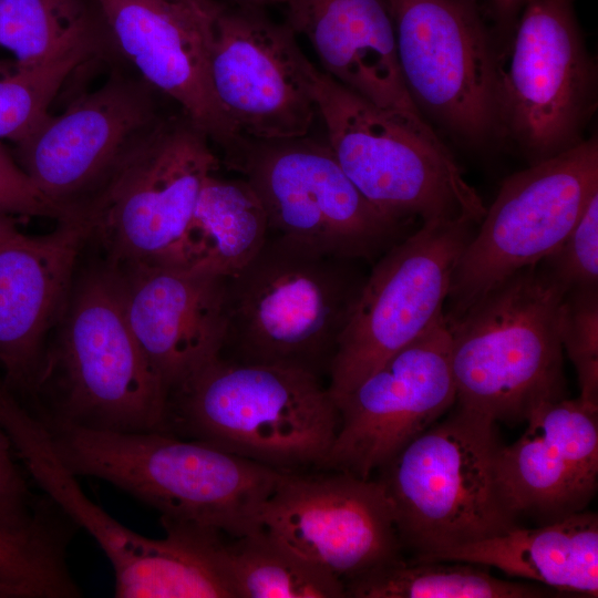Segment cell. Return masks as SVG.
<instances>
[{"mask_svg": "<svg viewBox=\"0 0 598 598\" xmlns=\"http://www.w3.org/2000/svg\"><path fill=\"white\" fill-rule=\"evenodd\" d=\"M408 92L425 117L472 146L496 131L497 56L476 0H386Z\"/></svg>", "mask_w": 598, "mask_h": 598, "instance_id": "13", "label": "cell"}, {"mask_svg": "<svg viewBox=\"0 0 598 598\" xmlns=\"http://www.w3.org/2000/svg\"><path fill=\"white\" fill-rule=\"evenodd\" d=\"M261 528L343 584L401 557L391 502L379 481L344 472H283L259 516Z\"/></svg>", "mask_w": 598, "mask_h": 598, "instance_id": "17", "label": "cell"}, {"mask_svg": "<svg viewBox=\"0 0 598 598\" xmlns=\"http://www.w3.org/2000/svg\"><path fill=\"white\" fill-rule=\"evenodd\" d=\"M268 235L265 208L249 183L214 173L200 190L178 266L229 277L260 250Z\"/></svg>", "mask_w": 598, "mask_h": 598, "instance_id": "25", "label": "cell"}, {"mask_svg": "<svg viewBox=\"0 0 598 598\" xmlns=\"http://www.w3.org/2000/svg\"><path fill=\"white\" fill-rule=\"evenodd\" d=\"M290 27L265 9L223 4L215 17L209 73L215 96L239 135L261 141L307 136L318 114V68Z\"/></svg>", "mask_w": 598, "mask_h": 598, "instance_id": "14", "label": "cell"}, {"mask_svg": "<svg viewBox=\"0 0 598 598\" xmlns=\"http://www.w3.org/2000/svg\"><path fill=\"white\" fill-rule=\"evenodd\" d=\"M3 384L0 381V386ZM11 440L0 421V535L23 536L35 532L55 515L51 501L34 503L19 466Z\"/></svg>", "mask_w": 598, "mask_h": 598, "instance_id": "32", "label": "cell"}, {"mask_svg": "<svg viewBox=\"0 0 598 598\" xmlns=\"http://www.w3.org/2000/svg\"><path fill=\"white\" fill-rule=\"evenodd\" d=\"M111 43L156 92L217 145L224 156L244 136L223 112L213 90L209 48L223 3L212 0H94Z\"/></svg>", "mask_w": 598, "mask_h": 598, "instance_id": "18", "label": "cell"}, {"mask_svg": "<svg viewBox=\"0 0 598 598\" xmlns=\"http://www.w3.org/2000/svg\"><path fill=\"white\" fill-rule=\"evenodd\" d=\"M236 4L251 6L257 8H267L271 6H281L282 0H231Z\"/></svg>", "mask_w": 598, "mask_h": 598, "instance_id": "37", "label": "cell"}, {"mask_svg": "<svg viewBox=\"0 0 598 598\" xmlns=\"http://www.w3.org/2000/svg\"><path fill=\"white\" fill-rule=\"evenodd\" d=\"M525 0H492L495 16L503 28L512 27Z\"/></svg>", "mask_w": 598, "mask_h": 598, "instance_id": "35", "label": "cell"}, {"mask_svg": "<svg viewBox=\"0 0 598 598\" xmlns=\"http://www.w3.org/2000/svg\"><path fill=\"white\" fill-rule=\"evenodd\" d=\"M411 561H465L494 567L558 592L597 597L598 516L581 511L537 528L515 527Z\"/></svg>", "mask_w": 598, "mask_h": 598, "instance_id": "24", "label": "cell"}, {"mask_svg": "<svg viewBox=\"0 0 598 598\" xmlns=\"http://www.w3.org/2000/svg\"><path fill=\"white\" fill-rule=\"evenodd\" d=\"M455 401L443 315L337 403L339 429L322 466L370 478Z\"/></svg>", "mask_w": 598, "mask_h": 598, "instance_id": "16", "label": "cell"}, {"mask_svg": "<svg viewBox=\"0 0 598 598\" xmlns=\"http://www.w3.org/2000/svg\"><path fill=\"white\" fill-rule=\"evenodd\" d=\"M16 448L47 497L100 545L114 570L115 597L187 598L195 591L202 564L187 533L165 527V537L150 538L114 519L83 493L43 430L24 433Z\"/></svg>", "mask_w": 598, "mask_h": 598, "instance_id": "19", "label": "cell"}, {"mask_svg": "<svg viewBox=\"0 0 598 598\" xmlns=\"http://www.w3.org/2000/svg\"><path fill=\"white\" fill-rule=\"evenodd\" d=\"M113 267L128 324L169 394L220 354L226 277L171 265Z\"/></svg>", "mask_w": 598, "mask_h": 598, "instance_id": "20", "label": "cell"}, {"mask_svg": "<svg viewBox=\"0 0 598 598\" xmlns=\"http://www.w3.org/2000/svg\"><path fill=\"white\" fill-rule=\"evenodd\" d=\"M560 340L577 372L579 400L598 411V288L565 292Z\"/></svg>", "mask_w": 598, "mask_h": 598, "instance_id": "30", "label": "cell"}, {"mask_svg": "<svg viewBox=\"0 0 598 598\" xmlns=\"http://www.w3.org/2000/svg\"><path fill=\"white\" fill-rule=\"evenodd\" d=\"M475 224L430 221L382 254L365 277L329 370L336 404L443 315Z\"/></svg>", "mask_w": 598, "mask_h": 598, "instance_id": "12", "label": "cell"}, {"mask_svg": "<svg viewBox=\"0 0 598 598\" xmlns=\"http://www.w3.org/2000/svg\"><path fill=\"white\" fill-rule=\"evenodd\" d=\"M156 93L141 76L114 71L14 143L19 165L69 217L166 116Z\"/></svg>", "mask_w": 598, "mask_h": 598, "instance_id": "15", "label": "cell"}, {"mask_svg": "<svg viewBox=\"0 0 598 598\" xmlns=\"http://www.w3.org/2000/svg\"><path fill=\"white\" fill-rule=\"evenodd\" d=\"M184 1L194 2V3H206L210 0H184Z\"/></svg>", "mask_w": 598, "mask_h": 598, "instance_id": "38", "label": "cell"}, {"mask_svg": "<svg viewBox=\"0 0 598 598\" xmlns=\"http://www.w3.org/2000/svg\"><path fill=\"white\" fill-rule=\"evenodd\" d=\"M51 560L41 537L0 535V598L39 596L49 581Z\"/></svg>", "mask_w": 598, "mask_h": 598, "instance_id": "33", "label": "cell"}, {"mask_svg": "<svg viewBox=\"0 0 598 598\" xmlns=\"http://www.w3.org/2000/svg\"><path fill=\"white\" fill-rule=\"evenodd\" d=\"M502 445L496 422L457 406L380 468L402 547L424 556L518 526L498 473Z\"/></svg>", "mask_w": 598, "mask_h": 598, "instance_id": "6", "label": "cell"}, {"mask_svg": "<svg viewBox=\"0 0 598 598\" xmlns=\"http://www.w3.org/2000/svg\"><path fill=\"white\" fill-rule=\"evenodd\" d=\"M539 264L565 292L598 288V193L564 240Z\"/></svg>", "mask_w": 598, "mask_h": 598, "instance_id": "31", "label": "cell"}, {"mask_svg": "<svg viewBox=\"0 0 598 598\" xmlns=\"http://www.w3.org/2000/svg\"><path fill=\"white\" fill-rule=\"evenodd\" d=\"M44 425L59 458L75 476L103 480L155 508L161 517L212 527L234 538L261 528L260 512L283 474L169 432Z\"/></svg>", "mask_w": 598, "mask_h": 598, "instance_id": "1", "label": "cell"}, {"mask_svg": "<svg viewBox=\"0 0 598 598\" xmlns=\"http://www.w3.org/2000/svg\"><path fill=\"white\" fill-rule=\"evenodd\" d=\"M315 99L327 143L360 193L404 221L482 220L486 207L437 135L426 134L318 69Z\"/></svg>", "mask_w": 598, "mask_h": 598, "instance_id": "7", "label": "cell"}, {"mask_svg": "<svg viewBox=\"0 0 598 598\" xmlns=\"http://www.w3.org/2000/svg\"><path fill=\"white\" fill-rule=\"evenodd\" d=\"M597 193L594 137L508 176L456 265L444 317L460 315L501 280L548 256Z\"/></svg>", "mask_w": 598, "mask_h": 598, "instance_id": "11", "label": "cell"}, {"mask_svg": "<svg viewBox=\"0 0 598 598\" xmlns=\"http://www.w3.org/2000/svg\"><path fill=\"white\" fill-rule=\"evenodd\" d=\"M339 423L321 378L295 367L218 355L168 394L167 432L276 470L322 465Z\"/></svg>", "mask_w": 598, "mask_h": 598, "instance_id": "5", "label": "cell"}, {"mask_svg": "<svg viewBox=\"0 0 598 598\" xmlns=\"http://www.w3.org/2000/svg\"><path fill=\"white\" fill-rule=\"evenodd\" d=\"M505 58H497L496 131L529 164L582 141L595 68L571 0H525Z\"/></svg>", "mask_w": 598, "mask_h": 598, "instance_id": "10", "label": "cell"}, {"mask_svg": "<svg viewBox=\"0 0 598 598\" xmlns=\"http://www.w3.org/2000/svg\"><path fill=\"white\" fill-rule=\"evenodd\" d=\"M0 214L62 220L68 215L52 203L0 145Z\"/></svg>", "mask_w": 598, "mask_h": 598, "instance_id": "34", "label": "cell"}, {"mask_svg": "<svg viewBox=\"0 0 598 598\" xmlns=\"http://www.w3.org/2000/svg\"><path fill=\"white\" fill-rule=\"evenodd\" d=\"M86 241L85 226L69 216L47 235L0 249V365L10 391L33 392L47 334L62 316Z\"/></svg>", "mask_w": 598, "mask_h": 598, "instance_id": "22", "label": "cell"}, {"mask_svg": "<svg viewBox=\"0 0 598 598\" xmlns=\"http://www.w3.org/2000/svg\"><path fill=\"white\" fill-rule=\"evenodd\" d=\"M92 42L38 65L0 61V140L17 143L49 114L66 79L104 48Z\"/></svg>", "mask_w": 598, "mask_h": 598, "instance_id": "29", "label": "cell"}, {"mask_svg": "<svg viewBox=\"0 0 598 598\" xmlns=\"http://www.w3.org/2000/svg\"><path fill=\"white\" fill-rule=\"evenodd\" d=\"M354 598H539L558 591L496 578L488 567L465 561L399 559L344 582Z\"/></svg>", "mask_w": 598, "mask_h": 598, "instance_id": "26", "label": "cell"}, {"mask_svg": "<svg viewBox=\"0 0 598 598\" xmlns=\"http://www.w3.org/2000/svg\"><path fill=\"white\" fill-rule=\"evenodd\" d=\"M224 561L236 598H340L343 581L259 528L225 543Z\"/></svg>", "mask_w": 598, "mask_h": 598, "instance_id": "27", "label": "cell"}, {"mask_svg": "<svg viewBox=\"0 0 598 598\" xmlns=\"http://www.w3.org/2000/svg\"><path fill=\"white\" fill-rule=\"evenodd\" d=\"M11 216L0 214V249L24 238Z\"/></svg>", "mask_w": 598, "mask_h": 598, "instance_id": "36", "label": "cell"}, {"mask_svg": "<svg viewBox=\"0 0 598 598\" xmlns=\"http://www.w3.org/2000/svg\"><path fill=\"white\" fill-rule=\"evenodd\" d=\"M183 113L166 115L83 204L71 212L112 266H178L200 190L219 161Z\"/></svg>", "mask_w": 598, "mask_h": 598, "instance_id": "8", "label": "cell"}, {"mask_svg": "<svg viewBox=\"0 0 598 598\" xmlns=\"http://www.w3.org/2000/svg\"><path fill=\"white\" fill-rule=\"evenodd\" d=\"M106 40L94 0H0V47L20 65H38Z\"/></svg>", "mask_w": 598, "mask_h": 598, "instance_id": "28", "label": "cell"}, {"mask_svg": "<svg viewBox=\"0 0 598 598\" xmlns=\"http://www.w3.org/2000/svg\"><path fill=\"white\" fill-rule=\"evenodd\" d=\"M526 422L498 456L512 508L545 523L585 511L598 483V411L564 398L538 405Z\"/></svg>", "mask_w": 598, "mask_h": 598, "instance_id": "21", "label": "cell"}, {"mask_svg": "<svg viewBox=\"0 0 598 598\" xmlns=\"http://www.w3.org/2000/svg\"><path fill=\"white\" fill-rule=\"evenodd\" d=\"M286 23L309 41L322 72L406 124L436 135L412 101L386 0H282Z\"/></svg>", "mask_w": 598, "mask_h": 598, "instance_id": "23", "label": "cell"}, {"mask_svg": "<svg viewBox=\"0 0 598 598\" xmlns=\"http://www.w3.org/2000/svg\"><path fill=\"white\" fill-rule=\"evenodd\" d=\"M32 393L47 394L48 424L167 432L168 391L126 319L117 274L104 261L72 285Z\"/></svg>", "mask_w": 598, "mask_h": 598, "instance_id": "2", "label": "cell"}, {"mask_svg": "<svg viewBox=\"0 0 598 598\" xmlns=\"http://www.w3.org/2000/svg\"><path fill=\"white\" fill-rule=\"evenodd\" d=\"M565 289L540 266L520 269L445 318L457 406L494 422L526 421L566 398L560 340Z\"/></svg>", "mask_w": 598, "mask_h": 598, "instance_id": "4", "label": "cell"}, {"mask_svg": "<svg viewBox=\"0 0 598 598\" xmlns=\"http://www.w3.org/2000/svg\"><path fill=\"white\" fill-rule=\"evenodd\" d=\"M259 197L269 234L352 260H371L402 239L404 221L373 206L327 141L244 137L224 158Z\"/></svg>", "mask_w": 598, "mask_h": 598, "instance_id": "9", "label": "cell"}, {"mask_svg": "<svg viewBox=\"0 0 598 598\" xmlns=\"http://www.w3.org/2000/svg\"><path fill=\"white\" fill-rule=\"evenodd\" d=\"M357 261L269 234L260 250L226 277L219 355L329 374L365 279Z\"/></svg>", "mask_w": 598, "mask_h": 598, "instance_id": "3", "label": "cell"}]
</instances>
